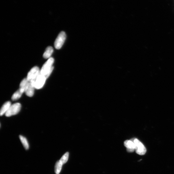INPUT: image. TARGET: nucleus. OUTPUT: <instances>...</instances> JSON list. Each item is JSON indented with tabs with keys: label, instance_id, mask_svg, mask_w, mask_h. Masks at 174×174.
<instances>
[{
	"label": "nucleus",
	"instance_id": "f257e3e1",
	"mask_svg": "<svg viewBox=\"0 0 174 174\" xmlns=\"http://www.w3.org/2000/svg\"><path fill=\"white\" fill-rule=\"evenodd\" d=\"M54 60L52 58H50L43 65L40 71V73L44 76L47 78L52 72L54 69L52 66Z\"/></svg>",
	"mask_w": 174,
	"mask_h": 174
},
{
	"label": "nucleus",
	"instance_id": "f03ea898",
	"mask_svg": "<svg viewBox=\"0 0 174 174\" xmlns=\"http://www.w3.org/2000/svg\"><path fill=\"white\" fill-rule=\"evenodd\" d=\"M21 108V104L19 103H16L11 104L8 110L5 114L7 117L14 116L18 113Z\"/></svg>",
	"mask_w": 174,
	"mask_h": 174
},
{
	"label": "nucleus",
	"instance_id": "7ed1b4c3",
	"mask_svg": "<svg viewBox=\"0 0 174 174\" xmlns=\"http://www.w3.org/2000/svg\"><path fill=\"white\" fill-rule=\"evenodd\" d=\"M135 145V151L137 154L143 155H144L147 152L146 148L140 141L137 139H135L132 140Z\"/></svg>",
	"mask_w": 174,
	"mask_h": 174
},
{
	"label": "nucleus",
	"instance_id": "20e7f679",
	"mask_svg": "<svg viewBox=\"0 0 174 174\" xmlns=\"http://www.w3.org/2000/svg\"><path fill=\"white\" fill-rule=\"evenodd\" d=\"M66 38V35L65 32L62 31L59 34L54 43L55 47L56 49H60L64 43Z\"/></svg>",
	"mask_w": 174,
	"mask_h": 174
},
{
	"label": "nucleus",
	"instance_id": "39448f33",
	"mask_svg": "<svg viewBox=\"0 0 174 174\" xmlns=\"http://www.w3.org/2000/svg\"><path fill=\"white\" fill-rule=\"evenodd\" d=\"M40 73L39 68L37 66L32 68L28 73L26 78L29 82L35 81Z\"/></svg>",
	"mask_w": 174,
	"mask_h": 174
},
{
	"label": "nucleus",
	"instance_id": "423d86ee",
	"mask_svg": "<svg viewBox=\"0 0 174 174\" xmlns=\"http://www.w3.org/2000/svg\"><path fill=\"white\" fill-rule=\"evenodd\" d=\"M47 78L40 73L35 81V88L39 89L41 88L44 86Z\"/></svg>",
	"mask_w": 174,
	"mask_h": 174
},
{
	"label": "nucleus",
	"instance_id": "0eeeda50",
	"mask_svg": "<svg viewBox=\"0 0 174 174\" xmlns=\"http://www.w3.org/2000/svg\"><path fill=\"white\" fill-rule=\"evenodd\" d=\"M125 147L127 148V151L129 153L134 152L135 150V145L132 140H127L124 141V143Z\"/></svg>",
	"mask_w": 174,
	"mask_h": 174
},
{
	"label": "nucleus",
	"instance_id": "6e6552de",
	"mask_svg": "<svg viewBox=\"0 0 174 174\" xmlns=\"http://www.w3.org/2000/svg\"><path fill=\"white\" fill-rule=\"evenodd\" d=\"M34 88H35L34 86L29 82L25 89V93L27 96L32 97L34 94Z\"/></svg>",
	"mask_w": 174,
	"mask_h": 174
},
{
	"label": "nucleus",
	"instance_id": "1a4fd4ad",
	"mask_svg": "<svg viewBox=\"0 0 174 174\" xmlns=\"http://www.w3.org/2000/svg\"><path fill=\"white\" fill-rule=\"evenodd\" d=\"M11 105V103L10 101H7L2 106L0 111L1 116L4 114H5Z\"/></svg>",
	"mask_w": 174,
	"mask_h": 174
},
{
	"label": "nucleus",
	"instance_id": "9d476101",
	"mask_svg": "<svg viewBox=\"0 0 174 174\" xmlns=\"http://www.w3.org/2000/svg\"><path fill=\"white\" fill-rule=\"evenodd\" d=\"M25 92V91L23 89L20 88L18 90L13 94L11 98L12 100L15 101L19 99L21 96L22 94L23 93Z\"/></svg>",
	"mask_w": 174,
	"mask_h": 174
},
{
	"label": "nucleus",
	"instance_id": "9b49d317",
	"mask_svg": "<svg viewBox=\"0 0 174 174\" xmlns=\"http://www.w3.org/2000/svg\"><path fill=\"white\" fill-rule=\"evenodd\" d=\"M53 52V49L52 47L49 46L47 48L45 52L43 53V57L45 58H50Z\"/></svg>",
	"mask_w": 174,
	"mask_h": 174
},
{
	"label": "nucleus",
	"instance_id": "f8f14e48",
	"mask_svg": "<svg viewBox=\"0 0 174 174\" xmlns=\"http://www.w3.org/2000/svg\"><path fill=\"white\" fill-rule=\"evenodd\" d=\"M19 137L20 141L21 142L25 149L26 150L29 149V145L26 138L21 135H19Z\"/></svg>",
	"mask_w": 174,
	"mask_h": 174
},
{
	"label": "nucleus",
	"instance_id": "ddd939ff",
	"mask_svg": "<svg viewBox=\"0 0 174 174\" xmlns=\"http://www.w3.org/2000/svg\"><path fill=\"white\" fill-rule=\"evenodd\" d=\"M63 165L60 161H58L56 163L55 167V173L56 174H59L62 169Z\"/></svg>",
	"mask_w": 174,
	"mask_h": 174
},
{
	"label": "nucleus",
	"instance_id": "4468645a",
	"mask_svg": "<svg viewBox=\"0 0 174 174\" xmlns=\"http://www.w3.org/2000/svg\"><path fill=\"white\" fill-rule=\"evenodd\" d=\"M69 156L68 152H66L64 154L62 157H61L60 161L63 165L65 164L68 160Z\"/></svg>",
	"mask_w": 174,
	"mask_h": 174
}]
</instances>
